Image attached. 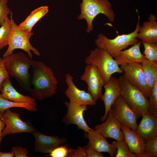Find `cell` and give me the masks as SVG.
<instances>
[{
  "label": "cell",
  "mask_w": 157,
  "mask_h": 157,
  "mask_svg": "<svg viewBox=\"0 0 157 157\" xmlns=\"http://www.w3.org/2000/svg\"><path fill=\"white\" fill-rule=\"evenodd\" d=\"M30 92L33 97L42 100L52 97L58 88V81L52 69L44 62L33 60Z\"/></svg>",
  "instance_id": "obj_1"
},
{
  "label": "cell",
  "mask_w": 157,
  "mask_h": 157,
  "mask_svg": "<svg viewBox=\"0 0 157 157\" xmlns=\"http://www.w3.org/2000/svg\"><path fill=\"white\" fill-rule=\"evenodd\" d=\"M3 58L9 75L16 79L22 88L30 92L31 86L29 70L33 60L22 52L13 53Z\"/></svg>",
  "instance_id": "obj_2"
},
{
  "label": "cell",
  "mask_w": 157,
  "mask_h": 157,
  "mask_svg": "<svg viewBox=\"0 0 157 157\" xmlns=\"http://www.w3.org/2000/svg\"><path fill=\"white\" fill-rule=\"evenodd\" d=\"M118 79L121 88L120 96L138 118L143 114L149 113L148 97L130 83L124 75L120 76Z\"/></svg>",
  "instance_id": "obj_3"
},
{
  "label": "cell",
  "mask_w": 157,
  "mask_h": 157,
  "mask_svg": "<svg viewBox=\"0 0 157 157\" xmlns=\"http://www.w3.org/2000/svg\"><path fill=\"white\" fill-rule=\"evenodd\" d=\"M80 5L81 12L77 19H85L87 25L86 31L88 33L93 31V20L99 14L105 15L110 22L115 20V14L109 0H82Z\"/></svg>",
  "instance_id": "obj_4"
},
{
  "label": "cell",
  "mask_w": 157,
  "mask_h": 157,
  "mask_svg": "<svg viewBox=\"0 0 157 157\" xmlns=\"http://www.w3.org/2000/svg\"><path fill=\"white\" fill-rule=\"evenodd\" d=\"M138 14V22L134 30L128 34L118 35L110 39L102 33H100L94 42L97 47L106 51L112 57L117 53L132 46L138 42L137 34L141 25H140V16Z\"/></svg>",
  "instance_id": "obj_5"
},
{
  "label": "cell",
  "mask_w": 157,
  "mask_h": 157,
  "mask_svg": "<svg viewBox=\"0 0 157 157\" xmlns=\"http://www.w3.org/2000/svg\"><path fill=\"white\" fill-rule=\"evenodd\" d=\"M12 15V13L10 15L11 28L8 47L3 55V58L13 54V51L17 49L24 51L32 60L33 58L32 52L37 56H40V53L38 49L33 47L30 41V38L34 35V33L21 29L15 22Z\"/></svg>",
  "instance_id": "obj_6"
},
{
  "label": "cell",
  "mask_w": 157,
  "mask_h": 157,
  "mask_svg": "<svg viewBox=\"0 0 157 157\" xmlns=\"http://www.w3.org/2000/svg\"><path fill=\"white\" fill-rule=\"evenodd\" d=\"M85 63L96 67L103 78L104 84L108 81L115 73H123L113 57L106 51L97 47L91 50L84 60Z\"/></svg>",
  "instance_id": "obj_7"
},
{
  "label": "cell",
  "mask_w": 157,
  "mask_h": 157,
  "mask_svg": "<svg viewBox=\"0 0 157 157\" xmlns=\"http://www.w3.org/2000/svg\"><path fill=\"white\" fill-rule=\"evenodd\" d=\"M1 119L5 123L2 132V138L11 134L32 133L36 130L29 122L22 120L19 113L12 112L10 108L1 114Z\"/></svg>",
  "instance_id": "obj_8"
},
{
  "label": "cell",
  "mask_w": 157,
  "mask_h": 157,
  "mask_svg": "<svg viewBox=\"0 0 157 157\" xmlns=\"http://www.w3.org/2000/svg\"><path fill=\"white\" fill-rule=\"evenodd\" d=\"M80 79L86 83L88 92L94 100L97 101L101 99L104 82L100 72L96 67L91 64L87 65Z\"/></svg>",
  "instance_id": "obj_9"
},
{
  "label": "cell",
  "mask_w": 157,
  "mask_h": 157,
  "mask_svg": "<svg viewBox=\"0 0 157 157\" xmlns=\"http://www.w3.org/2000/svg\"><path fill=\"white\" fill-rule=\"evenodd\" d=\"M111 110L120 123L135 131L138 118L136 114L124 101L120 96L113 105Z\"/></svg>",
  "instance_id": "obj_10"
},
{
  "label": "cell",
  "mask_w": 157,
  "mask_h": 157,
  "mask_svg": "<svg viewBox=\"0 0 157 157\" xmlns=\"http://www.w3.org/2000/svg\"><path fill=\"white\" fill-rule=\"evenodd\" d=\"M128 81L139 89L148 97L150 92L143 73L141 63H135L120 66Z\"/></svg>",
  "instance_id": "obj_11"
},
{
  "label": "cell",
  "mask_w": 157,
  "mask_h": 157,
  "mask_svg": "<svg viewBox=\"0 0 157 157\" xmlns=\"http://www.w3.org/2000/svg\"><path fill=\"white\" fill-rule=\"evenodd\" d=\"M67 112L62 119V122L67 125L73 124L76 125L78 129L85 133L93 130L87 124L83 117V113L88 108L86 105H80L68 102H65Z\"/></svg>",
  "instance_id": "obj_12"
},
{
  "label": "cell",
  "mask_w": 157,
  "mask_h": 157,
  "mask_svg": "<svg viewBox=\"0 0 157 157\" xmlns=\"http://www.w3.org/2000/svg\"><path fill=\"white\" fill-rule=\"evenodd\" d=\"M65 78L68 87L65 93L69 102L80 105L94 106L96 104V101L88 92L80 90L76 86L73 81V78L70 74H66Z\"/></svg>",
  "instance_id": "obj_13"
},
{
  "label": "cell",
  "mask_w": 157,
  "mask_h": 157,
  "mask_svg": "<svg viewBox=\"0 0 157 157\" xmlns=\"http://www.w3.org/2000/svg\"><path fill=\"white\" fill-rule=\"evenodd\" d=\"M121 124L110 110L106 119L102 124L95 125L94 130L106 138H110L116 141H120L124 139Z\"/></svg>",
  "instance_id": "obj_14"
},
{
  "label": "cell",
  "mask_w": 157,
  "mask_h": 157,
  "mask_svg": "<svg viewBox=\"0 0 157 157\" xmlns=\"http://www.w3.org/2000/svg\"><path fill=\"white\" fill-rule=\"evenodd\" d=\"M104 92L101 99L104 104L105 113L101 120L104 122L106 119L112 106L118 97L120 96V86L118 79L112 76L108 82L104 85Z\"/></svg>",
  "instance_id": "obj_15"
},
{
  "label": "cell",
  "mask_w": 157,
  "mask_h": 157,
  "mask_svg": "<svg viewBox=\"0 0 157 157\" xmlns=\"http://www.w3.org/2000/svg\"><path fill=\"white\" fill-rule=\"evenodd\" d=\"M32 134L35 138L34 150L42 154H49L54 149L66 141L64 138L46 135L39 131H35Z\"/></svg>",
  "instance_id": "obj_16"
},
{
  "label": "cell",
  "mask_w": 157,
  "mask_h": 157,
  "mask_svg": "<svg viewBox=\"0 0 157 157\" xmlns=\"http://www.w3.org/2000/svg\"><path fill=\"white\" fill-rule=\"evenodd\" d=\"M85 136L88 140L87 145L97 151L107 152L112 157L115 156L117 149L112 144L109 143L106 138L100 133L93 129L85 133Z\"/></svg>",
  "instance_id": "obj_17"
},
{
  "label": "cell",
  "mask_w": 157,
  "mask_h": 157,
  "mask_svg": "<svg viewBox=\"0 0 157 157\" xmlns=\"http://www.w3.org/2000/svg\"><path fill=\"white\" fill-rule=\"evenodd\" d=\"M141 41H138L130 48L122 50L113 56L118 65L138 63H141L146 59L141 52Z\"/></svg>",
  "instance_id": "obj_18"
},
{
  "label": "cell",
  "mask_w": 157,
  "mask_h": 157,
  "mask_svg": "<svg viewBox=\"0 0 157 157\" xmlns=\"http://www.w3.org/2000/svg\"><path fill=\"white\" fill-rule=\"evenodd\" d=\"M142 119L135 131L145 142L157 136V117L148 113L142 115Z\"/></svg>",
  "instance_id": "obj_19"
},
{
  "label": "cell",
  "mask_w": 157,
  "mask_h": 157,
  "mask_svg": "<svg viewBox=\"0 0 157 157\" xmlns=\"http://www.w3.org/2000/svg\"><path fill=\"white\" fill-rule=\"evenodd\" d=\"M121 128L130 151L136 154L137 157H144L145 142L135 131L122 124Z\"/></svg>",
  "instance_id": "obj_20"
},
{
  "label": "cell",
  "mask_w": 157,
  "mask_h": 157,
  "mask_svg": "<svg viewBox=\"0 0 157 157\" xmlns=\"http://www.w3.org/2000/svg\"><path fill=\"white\" fill-rule=\"evenodd\" d=\"M148 21L143 22L137 34V38L142 41L157 43V22L156 16L150 15Z\"/></svg>",
  "instance_id": "obj_21"
},
{
  "label": "cell",
  "mask_w": 157,
  "mask_h": 157,
  "mask_svg": "<svg viewBox=\"0 0 157 157\" xmlns=\"http://www.w3.org/2000/svg\"><path fill=\"white\" fill-rule=\"evenodd\" d=\"M0 93L3 98L14 102L24 103L36 100L33 97L25 95L18 92L12 85L9 78L5 80L3 82Z\"/></svg>",
  "instance_id": "obj_22"
},
{
  "label": "cell",
  "mask_w": 157,
  "mask_h": 157,
  "mask_svg": "<svg viewBox=\"0 0 157 157\" xmlns=\"http://www.w3.org/2000/svg\"><path fill=\"white\" fill-rule=\"evenodd\" d=\"M49 7L42 6L33 10L26 19L19 25L22 30L28 32L32 31L36 23L49 12Z\"/></svg>",
  "instance_id": "obj_23"
},
{
  "label": "cell",
  "mask_w": 157,
  "mask_h": 157,
  "mask_svg": "<svg viewBox=\"0 0 157 157\" xmlns=\"http://www.w3.org/2000/svg\"><path fill=\"white\" fill-rule=\"evenodd\" d=\"M37 105L36 101L17 103L10 101L3 98L0 92V113L1 114L7 109L14 107L23 108L30 112L36 111Z\"/></svg>",
  "instance_id": "obj_24"
},
{
  "label": "cell",
  "mask_w": 157,
  "mask_h": 157,
  "mask_svg": "<svg viewBox=\"0 0 157 157\" xmlns=\"http://www.w3.org/2000/svg\"><path fill=\"white\" fill-rule=\"evenodd\" d=\"M142 70L151 90L157 80V63L144 59L141 63Z\"/></svg>",
  "instance_id": "obj_25"
},
{
  "label": "cell",
  "mask_w": 157,
  "mask_h": 157,
  "mask_svg": "<svg viewBox=\"0 0 157 157\" xmlns=\"http://www.w3.org/2000/svg\"><path fill=\"white\" fill-rule=\"evenodd\" d=\"M0 27V50L8 45L11 31L10 19L8 17Z\"/></svg>",
  "instance_id": "obj_26"
},
{
  "label": "cell",
  "mask_w": 157,
  "mask_h": 157,
  "mask_svg": "<svg viewBox=\"0 0 157 157\" xmlns=\"http://www.w3.org/2000/svg\"><path fill=\"white\" fill-rule=\"evenodd\" d=\"M117 149L116 157H137L135 154L131 152L124 138L120 141H114L112 143Z\"/></svg>",
  "instance_id": "obj_27"
},
{
  "label": "cell",
  "mask_w": 157,
  "mask_h": 157,
  "mask_svg": "<svg viewBox=\"0 0 157 157\" xmlns=\"http://www.w3.org/2000/svg\"><path fill=\"white\" fill-rule=\"evenodd\" d=\"M144 50V55L146 59L157 63V43L142 41Z\"/></svg>",
  "instance_id": "obj_28"
},
{
  "label": "cell",
  "mask_w": 157,
  "mask_h": 157,
  "mask_svg": "<svg viewBox=\"0 0 157 157\" xmlns=\"http://www.w3.org/2000/svg\"><path fill=\"white\" fill-rule=\"evenodd\" d=\"M149 113L157 117V80L148 96Z\"/></svg>",
  "instance_id": "obj_29"
},
{
  "label": "cell",
  "mask_w": 157,
  "mask_h": 157,
  "mask_svg": "<svg viewBox=\"0 0 157 157\" xmlns=\"http://www.w3.org/2000/svg\"><path fill=\"white\" fill-rule=\"evenodd\" d=\"M157 157V136L145 142L144 157Z\"/></svg>",
  "instance_id": "obj_30"
},
{
  "label": "cell",
  "mask_w": 157,
  "mask_h": 157,
  "mask_svg": "<svg viewBox=\"0 0 157 157\" xmlns=\"http://www.w3.org/2000/svg\"><path fill=\"white\" fill-rule=\"evenodd\" d=\"M8 0H0V26L5 22L8 15L12 13L7 5Z\"/></svg>",
  "instance_id": "obj_31"
},
{
  "label": "cell",
  "mask_w": 157,
  "mask_h": 157,
  "mask_svg": "<svg viewBox=\"0 0 157 157\" xmlns=\"http://www.w3.org/2000/svg\"><path fill=\"white\" fill-rule=\"evenodd\" d=\"M71 149L66 146H59L51 151L46 156L51 157H67Z\"/></svg>",
  "instance_id": "obj_32"
},
{
  "label": "cell",
  "mask_w": 157,
  "mask_h": 157,
  "mask_svg": "<svg viewBox=\"0 0 157 157\" xmlns=\"http://www.w3.org/2000/svg\"><path fill=\"white\" fill-rule=\"evenodd\" d=\"M10 75L5 66L3 58L0 57V92L3 82L10 78Z\"/></svg>",
  "instance_id": "obj_33"
},
{
  "label": "cell",
  "mask_w": 157,
  "mask_h": 157,
  "mask_svg": "<svg viewBox=\"0 0 157 157\" xmlns=\"http://www.w3.org/2000/svg\"><path fill=\"white\" fill-rule=\"evenodd\" d=\"M67 157H86L85 146L83 147L78 146L75 149H71Z\"/></svg>",
  "instance_id": "obj_34"
},
{
  "label": "cell",
  "mask_w": 157,
  "mask_h": 157,
  "mask_svg": "<svg viewBox=\"0 0 157 157\" xmlns=\"http://www.w3.org/2000/svg\"><path fill=\"white\" fill-rule=\"evenodd\" d=\"M16 157H27L28 151L27 149L21 146H14L12 147L11 151Z\"/></svg>",
  "instance_id": "obj_35"
},
{
  "label": "cell",
  "mask_w": 157,
  "mask_h": 157,
  "mask_svg": "<svg viewBox=\"0 0 157 157\" xmlns=\"http://www.w3.org/2000/svg\"><path fill=\"white\" fill-rule=\"evenodd\" d=\"M86 157H104V156L88 145L85 146Z\"/></svg>",
  "instance_id": "obj_36"
},
{
  "label": "cell",
  "mask_w": 157,
  "mask_h": 157,
  "mask_svg": "<svg viewBox=\"0 0 157 157\" xmlns=\"http://www.w3.org/2000/svg\"><path fill=\"white\" fill-rule=\"evenodd\" d=\"M1 113H0V146L1 141L2 139V132L5 126V123L1 119Z\"/></svg>",
  "instance_id": "obj_37"
},
{
  "label": "cell",
  "mask_w": 157,
  "mask_h": 157,
  "mask_svg": "<svg viewBox=\"0 0 157 157\" xmlns=\"http://www.w3.org/2000/svg\"><path fill=\"white\" fill-rule=\"evenodd\" d=\"M14 156V155L11 152H3L0 151V157H13Z\"/></svg>",
  "instance_id": "obj_38"
}]
</instances>
